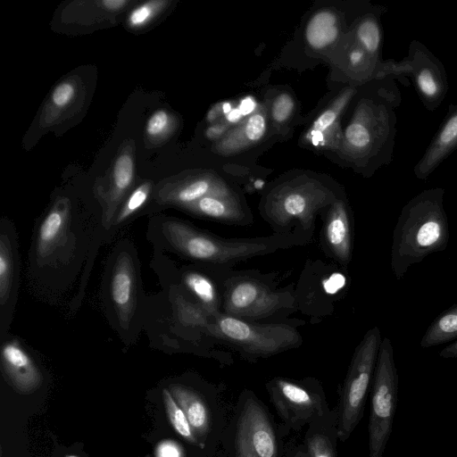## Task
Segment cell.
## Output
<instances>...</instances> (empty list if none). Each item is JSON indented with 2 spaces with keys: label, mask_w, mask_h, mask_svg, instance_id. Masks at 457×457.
<instances>
[{
  "label": "cell",
  "mask_w": 457,
  "mask_h": 457,
  "mask_svg": "<svg viewBox=\"0 0 457 457\" xmlns=\"http://www.w3.org/2000/svg\"><path fill=\"white\" fill-rule=\"evenodd\" d=\"M105 243L102 211L75 212L68 198H58L34 226L26 273L31 294L76 312Z\"/></svg>",
  "instance_id": "obj_1"
},
{
  "label": "cell",
  "mask_w": 457,
  "mask_h": 457,
  "mask_svg": "<svg viewBox=\"0 0 457 457\" xmlns=\"http://www.w3.org/2000/svg\"><path fill=\"white\" fill-rule=\"evenodd\" d=\"M401 91L394 77L375 79L343 133L344 154L370 175L393 160Z\"/></svg>",
  "instance_id": "obj_2"
},
{
  "label": "cell",
  "mask_w": 457,
  "mask_h": 457,
  "mask_svg": "<svg viewBox=\"0 0 457 457\" xmlns=\"http://www.w3.org/2000/svg\"><path fill=\"white\" fill-rule=\"evenodd\" d=\"M146 236L154 250L199 265L233 263L267 254L296 239L286 233L268 237L226 239L187 221L163 216L153 217L148 221Z\"/></svg>",
  "instance_id": "obj_3"
},
{
  "label": "cell",
  "mask_w": 457,
  "mask_h": 457,
  "mask_svg": "<svg viewBox=\"0 0 457 457\" xmlns=\"http://www.w3.org/2000/svg\"><path fill=\"white\" fill-rule=\"evenodd\" d=\"M444 197L443 187L425 189L402 208L391 246V269L397 280L411 265L446 249L450 229Z\"/></svg>",
  "instance_id": "obj_4"
},
{
  "label": "cell",
  "mask_w": 457,
  "mask_h": 457,
  "mask_svg": "<svg viewBox=\"0 0 457 457\" xmlns=\"http://www.w3.org/2000/svg\"><path fill=\"white\" fill-rule=\"evenodd\" d=\"M148 296L137 248L129 238H121L105 261L101 300L109 324L125 345L135 343L144 329Z\"/></svg>",
  "instance_id": "obj_5"
},
{
  "label": "cell",
  "mask_w": 457,
  "mask_h": 457,
  "mask_svg": "<svg viewBox=\"0 0 457 457\" xmlns=\"http://www.w3.org/2000/svg\"><path fill=\"white\" fill-rule=\"evenodd\" d=\"M381 342L380 329L375 326L365 333L354 351L337 410V432L341 442L350 437L363 417Z\"/></svg>",
  "instance_id": "obj_6"
},
{
  "label": "cell",
  "mask_w": 457,
  "mask_h": 457,
  "mask_svg": "<svg viewBox=\"0 0 457 457\" xmlns=\"http://www.w3.org/2000/svg\"><path fill=\"white\" fill-rule=\"evenodd\" d=\"M399 378L394 347L388 337L382 339L371 383L369 420V457H383L393 431L398 401Z\"/></svg>",
  "instance_id": "obj_7"
},
{
  "label": "cell",
  "mask_w": 457,
  "mask_h": 457,
  "mask_svg": "<svg viewBox=\"0 0 457 457\" xmlns=\"http://www.w3.org/2000/svg\"><path fill=\"white\" fill-rule=\"evenodd\" d=\"M337 199L330 190L316 181L287 183L273 189L262 207L264 219L282 234L296 222L310 230L315 215Z\"/></svg>",
  "instance_id": "obj_8"
},
{
  "label": "cell",
  "mask_w": 457,
  "mask_h": 457,
  "mask_svg": "<svg viewBox=\"0 0 457 457\" xmlns=\"http://www.w3.org/2000/svg\"><path fill=\"white\" fill-rule=\"evenodd\" d=\"M211 335L253 357H267L302 343L298 330L287 324H256L220 312L213 319Z\"/></svg>",
  "instance_id": "obj_9"
},
{
  "label": "cell",
  "mask_w": 457,
  "mask_h": 457,
  "mask_svg": "<svg viewBox=\"0 0 457 457\" xmlns=\"http://www.w3.org/2000/svg\"><path fill=\"white\" fill-rule=\"evenodd\" d=\"M266 388L278 414L290 428L300 429L331 413L317 381L275 378Z\"/></svg>",
  "instance_id": "obj_10"
},
{
  "label": "cell",
  "mask_w": 457,
  "mask_h": 457,
  "mask_svg": "<svg viewBox=\"0 0 457 457\" xmlns=\"http://www.w3.org/2000/svg\"><path fill=\"white\" fill-rule=\"evenodd\" d=\"M293 303L289 292L273 291L256 279L239 277L226 282L221 306L222 313L251 320L266 318L289 309Z\"/></svg>",
  "instance_id": "obj_11"
},
{
  "label": "cell",
  "mask_w": 457,
  "mask_h": 457,
  "mask_svg": "<svg viewBox=\"0 0 457 457\" xmlns=\"http://www.w3.org/2000/svg\"><path fill=\"white\" fill-rule=\"evenodd\" d=\"M399 66L402 77L411 79L423 106L429 112L436 110L449 89L443 62L422 42L414 39Z\"/></svg>",
  "instance_id": "obj_12"
},
{
  "label": "cell",
  "mask_w": 457,
  "mask_h": 457,
  "mask_svg": "<svg viewBox=\"0 0 457 457\" xmlns=\"http://www.w3.org/2000/svg\"><path fill=\"white\" fill-rule=\"evenodd\" d=\"M235 457H278L274 427L264 406L252 395L244 398L237 417Z\"/></svg>",
  "instance_id": "obj_13"
},
{
  "label": "cell",
  "mask_w": 457,
  "mask_h": 457,
  "mask_svg": "<svg viewBox=\"0 0 457 457\" xmlns=\"http://www.w3.org/2000/svg\"><path fill=\"white\" fill-rule=\"evenodd\" d=\"M21 261L14 223L0 220V342L8 335L18 300Z\"/></svg>",
  "instance_id": "obj_14"
},
{
  "label": "cell",
  "mask_w": 457,
  "mask_h": 457,
  "mask_svg": "<svg viewBox=\"0 0 457 457\" xmlns=\"http://www.w3.org/2000/svg\"><path fill=\"white\" fill-rule=\"evenodd\" d=\"M457 149V104L447 113L424 154L413 168L415 177L426 180Z\"/></svg>",
  "instance_id": "obj_15"
},
{
  "label": "cell",
  "mask_w": 457,
  "mask_h": 457,
  "mask_svg": "<svg viewBox=\"0 0 457 457\" xmlns=\"http://www.w3.org/2000/svg\"><path fill=\"white\" fill-rule=\"evenodd\" d=\"M322 234L328 253L336 261L346 265L353 252V220L344 201L337 199L328 206Z\"/></svg>",
  "instance_id": "obj_16"
},
{
  "label": "cell",
  "mask_w": 457,
  "mask_h": 457,
  "mask_svg": "<svg viewBox=\"0 0 457 457\" xmlns=\"http://www.w3.org/2000/svg\"><path fill=\"white\" fill-rule=\"evenodd\" d=\"M184 211L198 217L225 223L245 225L251 222L249 212L235 194L206 195Z\"/></svg>",
  "instance_id": "obj_17"
},
{
  "label": "cell",
  "mask_w": 457,
  "mask_h": 457,
  "mask_svg": "<svg viewBox=\"0 0 457 457\" xmlns=\"http://www.w3.org/2000/svg\"><path fill=\"white\" fill-rule=\"evenodd\" d=\"M231 194H234V192L222 179L206 175L190 179L177 186L172 190L162 194L159 203L176 205L184 210L206 195Z\"/></svg>",
  "instance_id": "obj_18"
},
{
  "label": "cell",
  "mask_w": 457,
  "mask_h": 457,
  "mask_svg": "<svg viewBox=\"0 0 457 457\" xmlns=\"http://www.w3.org/2000/svg\"><path fill=\"white\" fill-rule=\"evenodd\" d=\"M354 88H346L338 96L333 103L323 111L313 121L307 132L306 138L315 146L336 147L337 140L341 138L337 136L339 131V120L342 112L355 95Z\"/></svg>",
  "instance_id": "obj_19"
},
{
  "label": "cell",
  "mask_w": 457,
  "mask_h": 457,
  "mask_svg": "<svg viewBox=\"0 0 457 457\" xmlns=\"http://www.w3.org/2000/svg\"><path fill=\"white\" fill-rule=\"evenodd\" d=\"M267 129L266 114L263 108H258L237 128L220 138L214 149L220 154H230L248 148L260 142Z\"/></svg>",
  "instance_id": "obj_20"
},
{
  "label": "cell",
  "mask_w": 457,
  "mask_h": 457,
  "mask_svg": "<svg viewBox=\"0 0 457 457\" xmlns=\"http://www.w3.org/2000/svg\"><path fill=\"white\" fill-rule=\"evenodd\" d=\"M337 411L309 424L305 450L310 457H337Z\"/></svg>",
  "instance_id": "obj_21"
},
{
  "label": "cell",
  "mask_w": 457,
  "mask_h": 457,
  "mask_svg": "<svg viewBox=\"0 0 457 457\" xmlns=\"http://www.w3.org/2000/svg\"><path fill=\"white\" fill-rule=\"evenodd\" d=\"M152 190V183L145 182L129 193L127 198L121 203L113 218L109 232V241H111L119 231L131 223L132 220L144 213Z\"/></svg>",
  "instance_id": "obj_22"
},
{
  "label": "cell",
  "mask_w": 457,
  "mask_h": 457,
  "mask_svg": "<svg viewBox=\"0 0 457 457\" xmlns=\"http://www.w3.org/2000/svg\"><path fill=\"white\" fill-rule=\"evenodd\" d=\"M457 339V303L440 312L426 329L420 340L422 348H430Z\"/></svg>",
  "instance_id": "obj_23"
},
{
  "label": "cell",
  "mask_w": 457,
  "mask_h": 457,
  "mask_svg": "<svg viewBox=\"0 0 457 457\" xmlns=\"http://www.w3.org/2000/svg\"><path fill=\"white\" fill-rule=\"evenodd\" d=\"M339 25L336 14L323 10L315 13L309 21L305 37L314 49H322L333 43L338 37Z\"/></svg>",
  "instance_id": "obj_24"
},
{
  "label": "cell",
  "mask_w": 457,
  "mask_h": 457,
  "mask_svg": "<svg viewBox=\"0 0 457 457\" xmlns=\"http://www.w3.org/2000/svg\"><path fill=\"white\" fill-rule=\"evenodd\" d=\"M177 395L193 432L204 435L209 428L210 417L204 401L194 392L185 388L178 389Z\"/></svg>",
  "instance_id": "obj_25"
},
{
  "label": "cell",
  "mask_w": 457,
  "mask_h": 457,
  "mask_svg": "<svg viewBox=\"0 0 457 457\" xmlns=\"http://www.w3.org/2000/svg\"><path fill=\"white\" fill-rule=\"evenodd\" d=\"M377 13H369L359 21L355 37L357 44L368 54L379 59L382 46V28Z\"/></svg>",
  "instance_id": "obj_26"
},
{
  "label": "cell",
  "mask_w": 457,
  "mask_h": 457,
  "mask_svg": "<svg viewBox=\"0 0 457 457\" xmlns=\"http://www.w3.org/2000/svg\"><path fill=\"white\" fill-rule=\"evenodd\" d=\"M165 402L170 422L175 430L184 438L195 443L193 429L188 422L187 415L183 409L177 404L171 395L166 389L163 390Z\"/></svg>",
  "instance_id": "obj_27"
},
{
  "label": "cell",
  "mask_w": 457,
  "mask_h": 457,
  "mask_svg": "<svg viewBox=\"0 0 457 457\" xmlns=\"http://www.w3.org/2000/svg\"><path fill=\"white\" fill-rule=\"evenodd\" d=\"M165 4L166 2L163 1H152L141 4L130 12L128 18V23L133 28L144 26Z\"/></svg>",
  "instance_id": "obj_28"
},
{
  "label": "cell",
  "mask_w": 457,
  "mask_h": 457,
  "mask_svg": "<svg viewBox=\"0 0 457 457\" xmlns=\"http://www.w3.org/2000/svg\"><path fill=\"white\" fill-rule=\"evenodd\" d=\"M295 108V101L289 94L278 95L271 104V116L275 122L284 123L291 116Z\"/></svg>",
  "instance_id": "obj_29"
},
{
  "label": "cell",
  "mask_w": 457,
  "mask_h": 457,
  "mask_svg": "<svg viewBox=\"0 0 457 457\" xmlns=\"http://www.w3.org/2000/svg\"><path fill=\"white\" fill-rule=\"evenodd\" d=\"M169 123V114L163 110H158L148 119L146 132L151 137H157L167 129Z\"/></svg>",
  "instance_id": "obj_30"
},
{
  "label": "cell",
  "mask_w": 457,
  "mask_h": 457,
  "mask_svg": "<svg viewBox=\"0 0 457 457\" xmlns=\"http://www.w3.org/2000/svg\"><path fill=\"white\" fill-rule=\"evenodd\" d=\"M74 93V87L71 84L62 83L53 91L52 101L56 106H65L73 98Z\"/></svg>",
  "instance_id": "obj_31"
},
{
  "label": "cell",
  "mask_w": 457,
  "mask_h": 457,
  "mask_svg": "<svg viewBox=\"0 0 457 457\" xmlns=\"http://www.w3.org/2000/svg\"><path fill=\"white\" fill-rule=\"evenodd\" d=\"M229 131V123L225 121H216L207 128L205 137L210 140L220 139Z\"/></svg>",
  "instance_id": "obj_32"
},
{
  "label": "cell",
  "mask_w": 457,
  "mask_h": 457,
  "mask_svg": "<svg viewBox=\"0 0 457 457\" xmlns=\"http://www.w3.org/2000/svg\"><path fill=\"white\" fill-rule=\"evenodd\" d=\"M157 457H180L179 451L172 442L162 443L156 452Z\"/></svg>",
  "instance_id": "obj_33"
},
{
  "label": "cell",
  "mask_w": 457,
  "mask_h": 457,
  "mask_svg": "<svg viewBox=\"0 0 457 457\" xmlns=\"http://www.w3.org/2000/svg\"><path fill=\"white\" fill-rule=\"evenodd\" d=\"M224 114L223 103H218L211 107L206 115V120L209 123H215L220 116Z\"/></svg>",
  "instance_id": "obj_34"
},
{
  "label": "cell",
  "mask_w": 457,
  "mask_h": 457,
  "mask_svg": "<svg viewBox=\"0 0 457 457\" xmlns=\"http://www.w3.org/2000/svg\"><path fill=\"white\" fill-rule=\"evenodd\" d=\"M438 355L444 359L457 358V339L441 349Z\"/></svg>",
  "instance_id": "obj_35"
},
{
  "label": "cell",
  "mask_w": 457,
  "mask_h": 457,
  "mask_svg": "<svg viewBox=\"0 0 457 457\" xmlns=\"http://www.w3.org/2000/svg\"><path fill=\"white\" fill-rule=\"evenodd\" d=\"M254 107V101L251 97L243 99L238 106L243 116L252 114L253 112Z\"/></svg>",
  "instance_id": "obj_36"
},
{
  "label": "cell",
  "mask_w": 457,
  "mask_h": 457,
  "mask_svg": "<svg viewBox=\"0 0 457 457\" xmlns=\"http://www.w3.org/2000/svg\"><path fill=\"white\" fill-rule=\"evenodd\" d=\"M128 4L126 0H104L102 4L109 10H118Z\"/></svg>",
  "instance_id": "obj_37"
},
{
  "label": "cell",
  "mask_w": 457,
  "mask_h": 457,
  "mask_svg": "<svg viewBox=\"0 0 457 457\" xmlns=\"http://www.w3.org/2000/svg\"><path fill=\"white\" fill-rule=\"evenodd\" d=\"M243 114L241 113L238 107L233 108L228 114L225 115V120L230 124L233 122H237L242 118Z\"/></svg>",
  "instance_id": "obj_38"
},
{
  "label": "cell",
  "mask_w": 457,
  "mask_h": 457,
  "mask_svg": "<svg viewBox=\"0 0 457 457\" xmlns=\"http://www.w3.org/2000/svg\"><path fill=\"white\" fill-rule=\"evenodd\" d=\"M294 457H310L307 451L305 449L299 450Z\"/></svg>",
  "instance_id": "obj_39"
},
{
  "label": "cell",
  "mask_w": 457,
  "mask_h": 457,
  "mask_svg": "<svg viewBox=\"0 0 457 457\" xmlns=\"http://www.w3.org/2000/svg\"><path fill=\"white\" fill-rule=\"evenodd\" d=\"M69 457H76V456H69Z\"/></svg>",
  "instance_id": "obj_40"
}]
</instances>
